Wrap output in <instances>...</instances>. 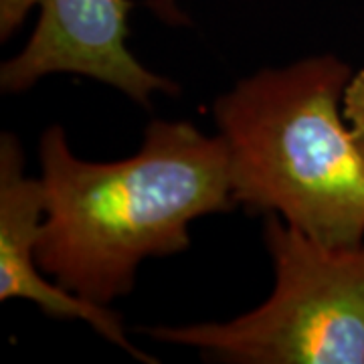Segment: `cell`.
Masks as SVG:
<instances>
[{
	"label": "cell",
	"mask_w": 364,
	"mask_h": 364,
	"mask_svg": "<svg viewBox=\"0 0 364 364\" xmlns=\"http://www.w3.org/2000/svg\"><path fill=\"white\" fill-rule=\"evenodd\" d=\"M39 160L37 265L100 306L130 294L144 259L188 249L195 219L235 207L227 144L188 122H152L140 152L116 162L81 160L51 126Z\"/></svg>",
	"instance_id": "1"
},
{
	"label": "cell",
	"mask_w": 364,
	"mask_h": 364,
	"mask_svg": "<svg viewBox=\"0 0 364 364\" xmlns=\"http://www.w3.org/2000/svg\"><path fill=\"white\" fill-rule=\"evenodd\" d=\"M350 65L332 55L261 69L217 97L235 205L326 247L364 243V160L342 124Z\"/></svg>",
	"instance_id": "2"
},
{
	"label": "cell",
	"mask_w": 364,
	"mask_h": 364,
	"mask_svg": "<svg viewBox=\"0 0 364 364\" xmlns=\"http://www.w3.org/2000/svg\"><path fill=\"white\" fill-rule=\"evenodd\" d=\"M265 245L275 289L259 308L221 324L144 332L221 363L364 364V243L326 247L269 215Z\"/></svg>",
	"instance_id": "3"
},
{
	"label": "cell",
	"mask_w": 364,
	"mask_h": 364,
	"mask_svg": "<svg viewBox=\"0 0 364 364\" xmlns=\"http://www.w3.org/2000/svg\"><path fill=\"white\" fill-rule=\"evenodd\" d=\"M33 6L41 9L39 23L25 49L2 63V91L21 93L51 73H75L112 85L140 105H150L154 93H178L172 79L132 55V0H0V39H9Z\"/></svg>",
	"instance_id": "4"
},
{
	"label": "cell",
	"mask_w": 364,
	"mask_h": 364,
	"mask_svg": "<svg viewBox=\"0 0 364 364\" xmlns=\"http://www.w3.org/2000/svg\"><path fill=\"white\" fill-rule=\"evenodd\" d=\"M45 219L41 178L25 174V156L13 134L0 138V299L35 301L55 318H75L142 363H156L132 344L124 324L107 306L93 304L49 284L37 269L35 251Z\"/></svg>",
	"instance_id": "5"
},
{
	"label": "cell",
	"mask_w": 364,
	"mask_h": 364,
	"mask_svg": "<svg viewBox=\"0 0 364 364\" xmlns=\"http://www.w3.org/2000/svg\"><path fill=\"white\" fill-rule=\"evenodd\" d=\"M342 114L350 126H364V69L346 85L344 100H342Z\"/></svg>",
	"instance_id": "6"
},
{
	"label": "cell",
	"mask_w": 364,
	"mask_h": 364,
	"mask_svg": "<svg viewBox=\"0 0 364 364\" xmlns=\"http://www.w3.org/2000/svg\"><path fill=\"white\" fill-rule=\"evenodd\" d=\"M350 134H352V142L356 146L358 154L364 160V126H350Z\"/></svg>",
	"instance_id": "7"
},
{
	"label": "cell",
	"mask_w": 364,
	"mask_h": 364,
	"mask_svg": "<svg viewBox=\"0 0 364 364\" xmlns=\"http://www.w3.org/2000/svg\"><path fill=\"white\" fill-rule=\"evenodd\" d=\"M152 4H156L158 11H162V14H166L170 18L172 16H178V13L174 11V4H172V0H152Z\"/></svg>",
	"instance_id": "8"
}]
</instances>
